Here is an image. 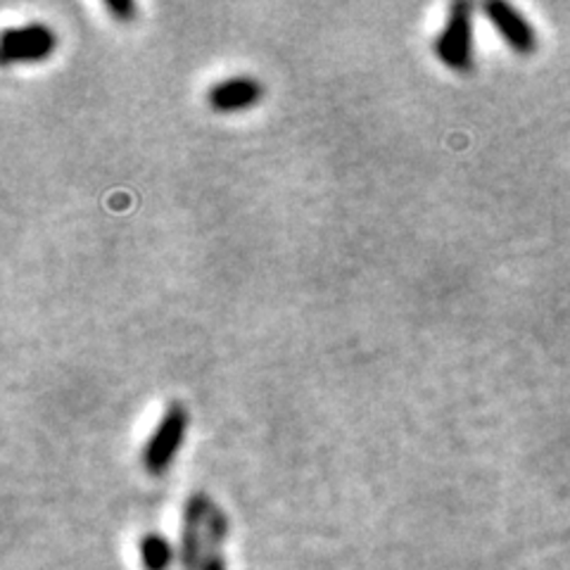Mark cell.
Returning <instances> with one entry per match:
<instances>
[{"mask_svg": "<svg viewBox=\"0 0 570 570\" xmlns=\"http://www.w3.org/2000/svg\"><path fill=\"white\" fill-rule=\"evenodd\" d=\"M438 60L454 71L473 69V10L469 3H454L450 8L448 24L435 39Z\"/></svg>", "mask_w": 570, "mask_h": 570, "instance_id": "cell-1", "label": "cell"}, {"mask_svg": "<svg viewBox=\"0 0 570 570\" xmlns=\"http://www.w3.org/2000/svg\"><path fill=\"white\" fill-rule=\"evenodd\" d=\"M188 431V412L184 404H169L165 416L159 419L157 428L153 431L146 452H142V463H146L148 473L153 475H163L181 450L184 438Z\"/></svg>", "mask_w": 570, "mask_h": 570, "instance_id": "cell-2", "label": "cell"}, {"mask_svg": "<svg viewBox=\"0 0 570 570\" xmlns=\"http://www.w3.org/2000/svg\"><path fill=\"white\" fill-rule=\"evenodd\" d=\"M58 48V39L50 27L31 22L3 31V46H0V60L3 65H29L48 60Z\"/></svg>", "mask_w": 570, "mask_h": 570, "instance_id": "cell-3", "label": "cell"}, {"mask_svg": "<svg viewBox=\"0 0 570 570\" xmlns=\"http://www.w3.org/2000/svg\"><path fill=\"white\" fill-rule=\"evenodd\" d=\"M483 10L511 50L519 52V56H532V52L538 50V31H534V27L525 20V14L521 10L502 3V0L488 3Z\"/></svg>", "mask_w": 570, "mask_h": 570, "instance_id": "cell-4", "label": "cell"}, {"mask_svg": "<svg viewBox=\"0 0 570 570\" xmlns=\"http://www.w3.org/2000/svg\"><path fill=\"white\" fill-rule=\"evenodd\" d=\"M264 96V88L253 77L224 79L209 88L207 102L214 112H240L255 107Z\"/></svg>", "mask_w": 570, "mask_h": 570, "instance_id": "cell-5", "label": "cell"}, {"mask_svg": "<svg viewBox=\"0 0 570 570\" xmlns=\"http://www.w3.org/2000/svg\"><path fill=\"white\" fill-rule=\"evenodd\" d=\"M140 551H142V563H146L148 570H165L171 561L169 544L163 538H157V534H148L140 544Z\"/></svg>", "mask_w": 570, "mask_h": 570, "instance_id": "cell-6", "label": "cell"}, {"mask_svg": "<svg viewBox=\"0 0 570 570\" xmlns=\"http://www.w3.org/2000/svg\"><path fill=\"white\" fill-rule=\"evenodd\" d=\"M105 8L119 22H131L138 12L136 3H131V0H107Z\"/></svg>", "mask_w": 570, "mask_h": 570, "instance_id": "cell-7", "label": "cell"}]
</instances>
